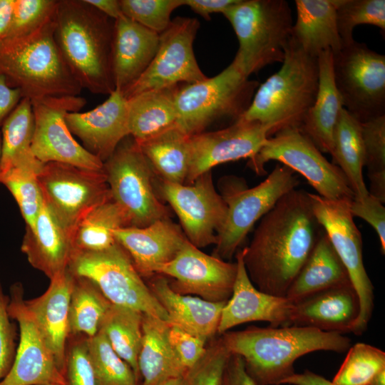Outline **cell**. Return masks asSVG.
<instances>
[{"mask_svg":"<svg viewBox=\"0 0 385 385\" xmlns=\"http://www.w3.org/2000/svg\"><path fill=\"white\" fill-rule=\"evenodd\" d=\"M58 0H14L13 16L6 38L31 35L55 16Z\"/></svg>","mask_w":385,"mask_h":385,"instance_id":"bcb514c9","label":"cell"},{"mask_svg":"<svg viewBox=\"0 0 385 385\" xmlns=\"http://www.w3.org/2000/svg\"><path fill=\"white\" fill-rule=\"evenodd\" d=\"M31 101L34 116L31 151L38 160L91 170L103 169V163L77 142L66 123L68 113L80 111L84 106V98L47 97Z\"/></svg>","mask_w":385,"mask_h":385,"instance_id":"2e32d148","label":"cell"},{"mask_svg":"<svg viewBox=\"0 0 385 385\" xmlns=\"http://www.w3.org/2000/svg\"><path fill=\"white\" fill-rule=\"evenodd\" d=\"M14 0H0V43L4 40L11 23Z\"/></svg>","mask_w":385,"mask_h":385,"instance_id":"680465c9","label":"cell"},{"mask_svg":"<svg viewBox=\"0 0 385 385\" xmlns=\"http://www.w3.org/2000/svg\"><path fill=\"white\" fill-rule=\"evenodd\" d=\"M34 132L32 103L29 98L24 97L1 127L2 178L15 168H40L42 166L43 163L38 160L31 151Z\"/></svg>","mask_w":385,"mask_h":385,"instance_id":"836d02e7","label":"cell"},{"mask_svg":"<svg viewBox=\"0 0 385 385\" xmlns=\"http://www.w3.org/2000/svg\"><path fill=\"white\" fill-rule=\"evenodd\" d=\"M323 232L307 192L295 188L283 195L241 250L252 284L265 293L285 297Z\"/></svg>","mask_w":385,"mask_h":385,"instance_id":"6da1fadb","label":"cell"},{"mask_svg":"<svg viewBox=\"0 0 385 385\" xmlns=\"http://www.w3.org/2000/svg\"><path fill=\"white\" fill-rule=\"evenodd\" d=\"M68 270L91 279L112 304L168 321L166 312L118 242L101 252L73 253Z\"/></svg>","mask_w":385,"mask_h":385,"instance_id":"9c48e42d","label":"cell"},{"mask_svg":"<svg viewBox=\"0 0 385 385\" xmlns=\"http://www.w3.org/2000/svg\"><path fill=\"white\" fill-rule=\"evenodd\" d=\"M170 343L186 371L192 367L204 355L207 341L170 325L168 329Z\"/></svg>","mask_w":385,"mask_h":385,"instance_id":"f907efd6","label":"cell"},{"mask_svg":"<svg viewBox=\"0 0 385 385\" xmlns=\"http://www.w3.org/2000/svg\"><path fill=\"white\" fill-rule=\"evenodd\" d=\"M160 34L122 16L114 20L112 71L115 90L123 93L146 71L158 51Z\"/></svg>","mask_w":385,"mask_h":385,"instance_id":"484cf974","label":"cell"},{"mask_svg":"<svg viewBox=\"0 0 385 385\" xmlns=\"http://www.w3.org/2000/svg\"><path fill=\"white\" fill-rule=\"evenodd\" d=\"M41 385H58V384H41Z\"/></svg>","mask_w":385,"mask_h":385,"instance_id":"be15d7a7","label":"cell"},{"mask_svg":"<svg viewBox=\"0 0 385 385\" xmlns=\"http://www.w3.org/2000/svg\"><path fill=\"white\" fill-rule=\"evenodd\" d=\"M148 286L166 312L169 324L206 341L217 332L226 302H212L180 294L171 289L169 281L161 274L153 277Z\"/></svg>","mask_w":385,"mask_h":385,"instance_id":"83f0119b","label":"cell"},{"mask_svg":"<svg viewBox=\"0 0 385 385\" xmlns=\"http://www.w3.org/2000/svg\"><path fill=\"white\" fill-rule=\"evenodd\" d=\"M238 0H184V5L188 6L195 13L207 21L210 20L213 13H222Z\"/></svg>","mask_w":385,"mask_h":385,"instance_id":"11a10c76","label":"cell"},{"mask_svg":"<svg viewBox=\"0 0 385 385\" xmlns=\"http://www.w3.org/2000/svg\"><path fill=\"white\" fill-rule=\"evenodd\" d=\"M347 351L332 381L336 385H368L379 372L385 369V352L377 347L359 342Z\"/></svg>","mask_w":385,"mask_h":385,"instance_id":"b9f144b4","label":"cell"},{"mask_svg":"<svg viewBox=\"0 0 385 385\" xmlns=\"http://www.w3.org/2000/svg\"><path fill=\"white\" fill-rule=\"evenodd\" d=\"M230 352L240 356L245 370L257 385H280L294 374V363L316 351H346L350 339L337 332L284 326L249 327L227 331L221 337Z\"/></svg>","mask_w":385,"mask_h":385,"instance_id":"7a4b0ae2","label":"cell"},{"mask_svg":"<svg viewBox=\"0 0 385 385\" xmlns=\"http://www.w3.org/2000/svg\"><path fill=\"white\" fill-rule=\"evenodd\" d=\"M308 195L317 222L345 266L358 294L360 312L352 332L361 335L371 318L374 286L364 265L361 235L350 212V201L329 200L310 192Z\"/></svg>","mask_w":385,"mask_h":385,"instance_id":"5bb4252c","label":"cell"},{"mask_svg":"<svg viewBox=\"0 0 385 385\" xmlns=\"http://www.w3.org/2000/svg\"><path fill=\"white\" fill-rule=\"evenodd\" d=\"M36 178L44 203L71 237L88 211L112 198L103 169L51 162L42 165Z\"/></svg>","mask_w":385,"mask_h":385,"instance_id":"4fadbf2b","label":"cell"},{"mask_svg":"<svg viewBox=\"0 0 385 385\" xmlns=\"http://www.w3.org/2000/svg\"><path fill=\"white\" fill-rule=\"evenodd\" d=\"M369 193L385 202V115L361 123Z\"/></svg>","mask_w":385,"mask_h":385,"instance_id":"ab89813d","label":"cell"},{"mask_svg":"<svg viewBox=\"0 0 385 385\" xmlns=\"http://www.w3.org/2000/svg\"><path fill=\"white\" fill-rule=\"evenodd\" d=\"M142 319L139 311L111 304L99 329L117 354L132 368L140 383L138 358L143 337Z\"/></svg>","mask_w":385,"mask_h":385,"instance_id":"74e56055","label":"cell"},{"mask_svg":"<svg viewBox=\"0 0 385 385\" xmlns=\"http://www.w3.org/2000/svg\"><path fill=\"white\" fill-rule=\"evenodd\" d=\"M54 18L36 32L0 43V73L31 101L79 96L83 88L56 43Z\"/></svg>","mask_w":385,"mask_h":385,"instance_id":"5b68a950","label":"cell"},{"mask_svg":"<svg viewBox=\"0 0 385 385\" xmlns=\"http://www.w3.org/2000/svg\"><path fill=\"white\" fill-rule=\"evenodd\" d=\"M258 86L232 62L213 77L179 85L175 92L176 125L191 136L217 120L232 124L248 109Z\"/></svg>","mask_w":385,"mask_h":385,"instance_id":"52a82bcc","label":"cell"},{"mask_svg":"<svg viewBox=\"0 0 385 385\" xmlns=\"http://www.w3.org/2000/svg\"><path fill=\"white\" fill-rule=\"evenodd\" d=\"M270 160L279 161L302 175L321 197L347 201L355 197L342 170L299 129H284L269 137L247 165L257 175H264L265 165Z\"/></svg>","mask_w":385,"mask_h":385,"instance_id":"30bf717a","label":"cell"},{"mask_svg":"<svg viewBox=\"0 0 385 385\" xmlns=\"http://www.w3.org/2000/svg\"><path fill=\"white\" fill-rule=\"evenodd\" d=\"M368 385H385V369L379 372Z\"/></svg>","mask_w":385,"mask_h":385,"instance_id":"91938a15","label":"cell"},{"mask_svg":"<svg viewBox=\"0 0 385 385\" xmlns=\"http://www.w3.org/2000/svg\"><path fill=\"white\" fill-rule=\"evenodd\" d=\"M236 273V262L207 255L186 240L158 274L173 278L170 287L180 294H195L209 302H221L231 297Z\"/></svg>","mask_w":385,"mask_h":385,"instance_id":"d6986e66","label":"cell"},{"mask_svg":"<svg viewBox=\"0 0 385 385\" xmlns=\"http://www.w3.org/2000/svg\"><path fill=\"white\" fill-rule=\"evenodd\" d=\"M235 258L232 292L222 309L217 333L222 334L236 326L256 321L269 322L272 327L290 326L294 302L259 290L247 274L241 250L236 252Z\"/></svg>","mask_w":385,"mask_h":385,"instance_id":"44dd1931","label":"cell"},{"mask_svg":"<svg viewBox=\"0 0 385 385\" xmlns=\"http://www.w3.org/2000/svg\"><path fill=\"white\" fill-rule=\"evenodd\" d=\"M282 63L277 72L258 86L242 116L264 125L269 137L284 129L301 130L318 91L317 58L305 53L291 37Z\"/></svg>","mask_w":385,"mask_h":385,"instance_id":"277c9868","label":"cell"},{"mask_svg":"<svg viewBox=\"0 0 385 385\" xmlns=\"http://www.w3.org/2000/svg\"><path fill=\"white\" fill-rule=\"evenodd\" d=\"M111 305L94 282L73 275L69 301V337L95 336Z\"/></svg>","mask_w":385,"mask_h":385,"instance_id":"f35d334b","label":"cell"},{"mask_svg":"<svg viewBox=\"0 0 385 385\" xmlns=\"http://www.w3.org/2000/svg\"><path fill=\"white\" fill-rule=\"evenodd\" d=\"M349 210L353 217L363 219L368 222L378 235L381 253H385V207L384 203L369 193L362 199L354 197L349 202Z\"/></svg>","mask_w":385,"mask_h":385,"instance_id":"816d5d0a","label":"cell"},{"mask_svg":"<svg viewBox=\"0 0 385 385\" xmlns=\"http://www.w3.org/2000/svg\"><path fill=\"white\" fill-rule=\"evenodd\" d=\"M282 384L289 385H336L323 376L306 370L301 374H293L284 379Z\"/></svg>","mask_w":385,"mask_h":385,"instance_id":"9f6ffc18","label":"cell"},{"mask_svg":"<svg viewBox=\"0 0 385 385\" xmlns=\"http://www.w3.org/2000/svg\"><path fill=\"white\" fill-rule=\"evenodd\" d=\"M349 284V273L324 231L285 297L295 303L321 291Z\"/></svg>","mask_w":385,"mask_h":385,"instance_id":"1f68e13d","label":"cell"},{"mask_svg":"<svg viewBox=\"0 0 385 385\" xmlns=\"http://www.w3.org/2000/svg\"><path fill=\"white\" fill-rule=\"evenodd\" d=\"M40 169L15 168L1 181L15 199L27 227L34 226L43 202L36 178Z\"/></svg>","mask_w":385,"mask_h":385,"instance_id":"ee69618b","label":"cell"},{"mask_svg":"<svg viewBox=\"0 0 385 385\" xmlns=\"http://www.w3.org/2000/svg\"><path fill=\"white\" fill-rule=\"evenodd\" d=\"M337 22L343 46L354 41L356 26L369 24L385 31L384 0H338Z\"/></svg>","mask_w":385,"mask_h":385,"instance_id":"7bdbcfd3","label":"cell"},{"mask_svg":"<svg viewBox=\"0 0 385 385\" xmlns=\"http://www.w3.org/2000/svg\"><path fill=\"white\" fill-rule=\"evenodd\" d=\"M268 138L264 125L242 118L224 128L190 136V165L185 184L193 183L218 165L253 158Z\"/></svg>","mask_w":385,"mask_h":385,"instance_id":"ffe728a7","label":"cell"},{"mask_svg":"<svg viewBox=\"0 0 385 385\" xmlns=\"http://www.w3.org/2000/svg\"><path fill=\"white\" fill-rule=\"evenodd\" d=\"M21 283L10 287L8 312L19 327L20 339L12 366L0 385H67L64 375L25 304Z\"/></svg>","mask_w":385,"mask_h":385,"instance_id":"ac0fdd59","label":"cell"},{"mask_svg":"<svg viewBox=\"0 0 385 385\" xmlns=\"http://www.w3.org/2000/svg\"><path fill=\"white\" fill-rule=\"evenodd\" d=\"M189 137L174 126L137 144L161 180L185 184L190 165Z\"/></svg>","mask_w":385,"mask_h":385,"instance_id":"8d00e7d4","label":"cell"},{"mask_svg":"<svg viewBox=\"0 0 385 385\" xmlns=\"http://www.w3.org/2000/svg\"><path fill=\"white\" fill-rule=\"evenodd\" d=\"M338 0H295L297 19L291 38L308 55L326 50L332 53L343 46L337 22Z\"/></svg>","mask_w":385,"mask_h":385,"instance_id":"f1b7e54d","label":"cell"},{"mask_svg":"<svg viewBox=\"0 0 385 385\" xmlns=\"http://www.w3.org/2000/svg\"><path fill=\"white\" fill-rule=\"evenodd\" d=\"M73 275L67 270L50 279L45 292L25 299L27 309L50 349L56 365L65 376L66 357L69 339V301Z\"/></svg>","mask_w":385,"mask_h":385,"instance_id":"d4e9b609","label":"cell"},{"mask_svg":"<svg viewBox=\"0 0 385 385\" xmlns=\"http://www.w3.org/2000/svg\"><path fill=\"white\" fill-rule=\"evenodd\" d=\"M67 344L65 378L67 385H98L88 353L86 337L71 336Z\"/></svg>","mask_w":385,"mask_h":385,"instance_id":"c3c4849f","label":"cell"},{"mask_svg":"<svg viewBox=\"0 0 385 385\" xmlns=\"http://www.w3.org/2000/svg\"><path fill=\"white\" fill-rule=\"evenodd\" d=\"M222 14L238 40L232 63L249 78L267 66L282 63L293 26L284 0H238Z\"/></svg>","mask_w":385,"mask_h":385,"instance_id":"8992f818","label":"cell"},{"mask_svg":"<svg viewBox=\"0 0 385 385\" xmlns=\"http://www.w3.org/2000/svg\"><path fill=\"white\" fill-rule=\"evenodd\" d=\"M114 235L142 277L158 274L160 267L176 256L187 240L181 229L169 218L143 227H122Z\"/></svg>","mask_w":385,"mask_h":385,"instance_id":"603a6c76","label":"cell"},{"mask_svg":"<svg viewBox=\"0 0 385 385\" xmlns=\"http://www.w3.org/2000/svg\"><path fill=\"white\" fill-rule=\"evenodd\" d=\"M65 120L82 146L103 163L130 135L127 99L118 90L95 108L86 112H69Z\"/></svg>","mask_w":385,"mask_h":385,"instance_id":"7402d4cb","label":"cell"},{"mask_svg":"<svg viewBox=\"0 0 385 385\" xmlns=\"http://www.w3.org/2000/svg\"><path fill=\"white\" fill-rule=\"evenodd\" d=\"M86 342L98 385H140L132 368L113 350L101 330L87 337Z\"/></svg>","mask_w":385,"mask_h":385,"instance_id":"60d3db41","label":"cell"},{"mask_svg":"<svg viewBox=\"0 0 385 385\" xmlns=\"http://www.w3.org/2000/svg\"><path fill=\"white\" fill-rule=\"evenodd\" d=\"M125 227H129L126 214L112 198L96 205L78 221L73 231V253L108 249L117 242L115 232Z\"/></svg>","mask_w":385,"mask_h":385,"instance_id":"d590c367","label":"cell"},{"mask_svg":"<svg viewBox=\"0 0 385 385\" xmlns=\"http://www.w3.org/2000/svg\"><path fill=\"white\" fill-rule=\"evenodd\" d=\"M9 296L3 290L0 282V381L10 371L16 351V327L8 312Z\"/></svg>","mask_w":385,"mask_h":385,"instance_id":"681fc988","label":"cell"},{"mask_svg":"<svg viewBox=\"0 0 385 385\" xmlns=\"http://www.w3.org/2000/svg\"><path fill=\"white\" fill-rule=\"evenodd\" d=\"M114 20L86 0H58L53 35L58 48L83 89L110 95Z\"/></svg>","mask_w":385,"mask_h":385,"instance_id":"3957f363","label":"cell"},{"mask_svg":"<svg viewBox=\"0 0 385 385\" xmlns=\"http://www.w3.org/2000/svg\"><path fill=\"white\" fill-rule=\"evenodd\" d=\"M221 385H257L247 373L242 357L230 354L226 363Z\"/></svg>","mask_w":385,"mask_h":385,"instance_id":"f5cc1de1","label":"cell"},{"mask_svg":"<svg viewBox=\"0 0 385 385\" xmlns=\"http://www.w3.org/2000/svg\"><path fill=\"white\" fill-rule=\"evenodd\" d=\"M299 184L295 172L279 164L264 181L250 188L243 180L227 177L222 181L220 193L227 205V215L217 235L212 255L231 260L255 224Z\"/></svg>","mask_w":385,"mask_h":385,"instance_id":"ba28073f","label":"cell"},{"mask_svg":"<svg viewBox=\"0 0 385 385\" xmlns=\"http://www.w3.org/2000/svg\"><path fill=\"white\" fill-rule=\"evenodd\" d=\"M360 312L351 284L329 288L294 303L291 325L324 332H352Z\"/></svg>","mask_w":385,"mask_h":385,"instance_id":"cb8c5ba5","label":"cell"},{"mask_svg":"<svg viewBox=\"0 0 385 385\" xmlns=\"http://www.w3.org/2000/svg\"><path fill=\"white\" fill-rule=\"evenodd\" d=\"M123 15L160 34L171 23V14L184 0H119Z\"/></svg>","mask_w":385,"mask_h":385,"instance_id":"f6af8a7d","label":"cell"},{"mask_svg":"<svg viewBox=\"0 0 385 385\" xmlns=\"http://www.w3.org/2000/svg\"><path fill=\"white\" fill-rule=\"evenodd\" d=\"M334 164L346 176L357 199L369 194L363 177L364 153L361 138V122L342 108L333 134V149L331 154Z\"/></svg>","mask_w":385,"mask_h":385,"instance_id":"e575fe53","label":"cell"},{"mask_svg":"<svg viewBox=\"0 0 385 385\" xmlns=\"http://www.w3.org/2000/svg\"><path fill=\"white\" fill-rule=\"evenodd\" d=\"M21 250L49 279L68 270L73 255L71 235L44 202L34 226H26Z\"/></svg>","mask_w":385,"mask_h":385,"instance_id":"4316f807","label":"cell"},{"mask_svg":"<svg viewBox=\"0 0 385 385\" xmlns=\"http://www.w3.org/2000/svg\"><path fill=\"white\" fill-rule=\"evenodd\" d=\"M176 88L147 91L127 99L130 135L137 143L177 126Z\"/></svg>","mask_w":385,"mask_h":385,"instance_id":"d6a6232c","label":"cell"},{"mask_svg":"<svg viewBox=\"0 0 385 385\" xmlns=\"http://www.w3.org/2000/svg\"><path fill=\"white\" fill-rule=\"evenodd\" d=\"M200 27L195 18L178 16L160 34L156 54L143 75L124 93L128 99L138 93L181 84H191L207 77L195 56L193 43Z\"/></svg>","mask_w":385,"mask_h":385,"instance_id":"9a60e30c","label":"cell"},{"mask_svg":"<svg viewBox=\"0 0 385 385\" xmlns=\"http://www.w3.org/2000/svg\"><path fill=\"white\" fill-rule=\"evenodd\" d=\"M332 52L326 50L317 56L319 66L318 91L314 104L308 111L301 130L322 153L332 154L333 134L339 113L343 107L334 83Z\"/></svg>","mask_w":385,"mask_h":385,"instance_id":"4dcf8cb0","label":"cell"},{"mask_svg":"<svg viewBox=\"0 0 385 385\" xmlns=\"http://www.w3.org/2000/svg\"><path fill=\"white\" fill-rule=\"evenodd\" d=\"M159 193L177 215L187 240L200 249L215 245L227 215V205L217 192L211 171L190 184L161 180Z\"/></svg>","mask_w":385,"mask_h":385,"instance_id":"e0dca14e","label":"cell"},{"mask_svg":"<svg viewBox=\"0 0 385 385\" xmlns=\"http://www.w3.org/2000/svg\"><path fill=\"white\" fill-rule=\"evenodd\" d=\"M160 385H188L185 376H180L169 379Z\"/></svg>","mask_w":385,"mask_h":385,"instance_id":"94428289","label":"cell"},{"mask_svg":"<svg viewBox=\"0 0 385 385\" xmlns=\"http://www.w3.org/2000/svg\"><path fill=\"white\" fill-rule=\"evenodd\" d=\"M332 56L343 107L361 123L385 115V56L354 40Z\"/></svg>","mask_w":385,"mask_h":385,"instance_id":"7c38bea8","label":"cell"},{"mask_svg":"<svg viewBox=\"0 0 385 385\" xmlns=\"http://www.w3.org/2000/svg\"><path fill=\"white\" fill-rule=\"evenodd\" d=\"M125 138L103 163L112 199L124 210L129 227H143L169 218L153 187V171L137 143Z\"/></svg>","mask_w":385,"mask_h":385,"instance_id":"8fae6325","label":"cell"},{"mask_svg":"<svg viewBox=\"0 0 385 385\" xmlns=\"http://www.w3.org/2000/svg\"><path fill=\"white\" fill-rule=\"evenodd\" d=\"M230 355L221 338L212 342L200 359L187 371L188 385H221Z\"/></svg>","mask_w":385,"mask_h":385,"instance_id":"7dc6e473","label":"cell"},{"mask_svg":"<svg viewBox=\"0 0 385 385\" xmlns=\"http://www.w3.org/2000/svg\"><path fill=\"white\" fill-rule=\"evenodd\" d=\"M109 18L115 20L123 16L119 0H86Z\"/></svg>","mask_w":385,"mask_h":385,"instance_id":"6f0895ef","label":"cell"},{"mask_svg":"<svg viewBox=\"0 0 385 385\" xmlns=\"http://www.w3.org/2000/svg\"><path fill=\"white\" fill-rule=\"evenodd\" d=\"M168 322L143 313V337L138 358L140 385H160L187 372L168 339Z\"/></svg>","mask_w":385,"mask_h":385,"instance_id":"f546056e","label":"cell"},{"mask_svg":"<svg viewBox=\"0 0 385 385\" xmlns=\"http://www.w3.org/2000/svg\"><path fill=\"white\" fill-rule=\"evenodd\" d=\"M2 180V173H1V137L0 133V183Z\"/></svg>","mask_w":385,"mask_h":385,"instance_id":"6125c7cd","label":"cell"},{"mask_svg":"<svg viewBox=\"0 0 385 385\" xmlns=\"http://www.w3.org/2000/svg\"><path fill=\"white\" fill-rule=\"evenodd\" d=\"M23 98L21 91L9 86L4 76L0 73V128Z\"/></svg>","mask_w":385,"mask_h":385,"instance_id":"db71d44e","label":"cell"}]
</instances>
